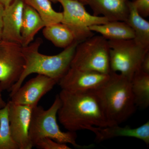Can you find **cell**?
Instances as JSON below:
<instances>
[{
  "mask_svg": "<svg viewBox=\"0 0 149 149\" xmlns=\"http://www.w3.org/2000/svg\"><path fill=\"white\" fill-rule=\"evenodd\" d=\"M58 95L61 101L57 113L59 121L68 131L76 132L88 130L92 126H110L94 91L72 92L61 89Z\"/></svg>",
  "mask_w": 149,
  "mask_h": 149,
  "instance_id": "obj_1",
  "label": "cell"
},
{
  "mask_svg": "<svg viewBox=\"0 0 149 149\" xmlns=\"http://www.w3.org/2000/svg\"><path fill=\"white\" fill-rule=\"evenodd\" d=\"M42 42V39L38 38L28 45L22 47L24 68L18 81L9 91L10 92V97L21 87L26 77L32 73L46 75L58 82L70 68L78 42L75 41L61 52L52 56L43 54L39 52Z\"/></svg>",
  "mask_w": 149,
  "mask_h": 149,
  "instance_id": "obj_2",
  "label": "cell"
},
{
  "mask_svg": "<svg viewBox=\"0 0 149 149\" xmlns=\"http://www.w3.org/2000/svg\"><path fill=\"white\" fill-rule=\"evenodd\" d=\"M102 107L110 126L119 125L136 111L131 80L116 72H111L109 80L94 91Z\"/></svg>",
  "mask_w": 149,
  "mask_h": 149,
  "instance_id": "obj_3",
  "label": "cell"
},
{
  "mask_svg": "<svg viewBox=\"0 0 149 149\" xmlns=\"http://www.w3.org/2000/svg\"><path fill=\"white\" fill-rule=\"evenodd\" d=\"M61 101L58 95L56 96L53 103L47 110L36 106L32 110L29 125V139L33 147L44 138H49L61 143L71 144L77 148H88V146H82L76 143V132L61 130L57 121V116Z\"/></svg>",
  "mask_w": 149,
  "mask_h": 149,
  "instance_id": "obj_4",
  "label": "cell"
},
{
  "mask_svg": "<svg viewBox=\"0 0 149 149\" xmlns=\"http://www.w3.org/2000/svg\"><path fill=\"white\" fill-rule=\"evenodd\" d=\"M70 67L109 74L110 66L108 40L101 35L93 36L77 45Z\"/></svg>",
  "mask_w": 149,
  "mask_h": 149,
  "instance_id": "obj_5",
  "label": "cell"
},
{
  "mask_svg": "<svg viewBox=\"0 0 149 149\" xmlns=\"http://www.w3.org/2000/svg\"><path fill=\"white\" fill-rule=\"evenodd\" d=\"M111 72L122 74L131 80L141 70V63L149 52L134 39L108 40Z\"/></svg>",
  "mask_w": 149,
  "mask_h": 149,
  "instance_id": "obj_6",
  "label": "cell"
},
{
  "mask_svg": "<svg viewBox=\"0 0 149 149\" xmlns=\"http://www.w3.org/2000/svg\"><path fill=\"white\" fill-rule=\"evenodd\" d=\"M63 8L62 23L72 31L75 41L79 43L94 35L90 26L104 24L108 22L103 16L91 15L85 6L77 0H57Z\"/></svg>",
  "mask_w": 149,
  "mask_h": 149,
  "instance_id": "obj_7",
  "label": "cell"
},
{
  "mask_svg": "<svg viewBox=\"0 0 149 149\" xmlns=\"http://www.w3.org/2000/svg\"><path fill=\"white\" fill-rule=\"evenodd\" d=\"M21 45L0 42V88L8 91L21 76L24 66Z\"/></svg>",
  "mask_w": 149,
  "mask_h": 149,
  "instance_id": "obj_8",
  "label": "cell"
},
{
  "mask_svg": "<svg viewBox=\"0 0 149 149\" xmlns=\"http://www.w3.org/2000/svg\"><path fill=\"white\" fill-rule=\"evenodd\" d=\"M8 117L12 137L19 149L33 148L29 135V125L33 107L14 103L10 101Z\"/></svg>",
  "mask_w": 149,
  "mask_h": 149,
  "instance_id": "obj_9",
  "label": "cell"
},
{
  "mask_svg": "<svg viewBox=\"0 0 149 149\" xmlns=\"http://www.w3.org/2000/svg\"><path fill=\"white\" fill-rule=\"evenodd\" d=\"M110 74L81 70L70 67L59 80L62 90L72 92L94 91L98 89L109 79Z\"/></svg>",
  "mask_w": 149,
  "mask_h": 149,
  "instance_id": "obj_10",
  "label": "cell"
},
{
  "mask_svg": "<svg viewBox=\"0 0 149 149\" xmlns=\"http://www.w3.org/2000/svg\"><path fill=\"white\" fill-rule=\"evenodd\" d=\"M58 83V81L56 79L38 74L19 88L10 97V101L14 103L34 107L38 105L40 99Z\"/></svg>",
  "mask_w": 149,
  "mask_h": 149,
  "instance_id": "obj_11",
  "label": "cell"
},
{
  "mask_svg": "<svg viewBox=\"0 0 149 149\" xmlns=\"http://www.w3.org/2000/svg\"><path fill=\"white\" fill-rule=\"evenodd\" d=\"M24 0H13L3 13V41L21 45V29Z\"/></svg>",
  "mask_w": 149,
  "mask_h": 149,
  "instance_id": "obj_12",
  "label": "cell"
},
{
  "mask_svg": "<svg viewBox=\"0 0 149 149\" xmlns=\"http://www.w3.org/2000/svg\"><path fill=\"white\" fill-rule=\"evenodd\" d=\"M88 130L95 135L97 142H101L118 137H130L143 141L147 146L149 144V121L136 128L129 126L120 127L119 125L105 127L92 126Z\"/></svg>",
  "mask_w": 149,
  "mask_h": 149,
  "instance_id": "obj_13",
  "label": "cell"
},
{
  "mask_svg": "<svg viewBox=\"0 0 149 149\" xmlns=\"http://www.w3.org/2000/svg\"><path fill=\"white\" fill-rule=\"evenodd\" d=\"M129 0H85L94 15H102L108 21L126 22L129 14Z\"/></svg>",
  "mask_w": 149,
  "mask_h": 149,
  "instance_id": "obj_14",
  "label": "cell"
},
{
  "mask_svg": "<svg viewBox=\"0 0 149 149\" xmlns=\"http://www.w3.org/2000/svg\"><path fill=\"white\" fill-rule=\"evenodd\" d=\"M45 27V23L37 12L25 3L21 29L22 46L25 47L32 42L36 34Z\"/></svg>",
  "mask_w": 149,
  "mask_h": 149,
  "instance_id": "obj_15",
  "label": "cell"
},
{
  "mask_svg": "<svg viewBox=\"0 0 149 149\" xmlns=\"http://www.w3.org/2000/svg\"><path fill=\"white\" fill-rule=\"evenodd\" d=\"M92 32L100 34L107 40L134 39L135 33L125 22L108 21L106 23L90 26Z\"/></svg>",
  "mask_w": 149,
  "mask_h": 149,
  "instance_id": "obj_16",
  "label": "cell"
},
{
  "mask_svg": "<svg viewBox=\"0 0 149 149\" xmlns=\"http://www.w3.org/2000/svg\"><path fill=\"white\" fill-rule=\"evenodd\" d=\"M42 33L47 40L58 48L65 49L75 41L71 30L61 22L45 26Z\"/></svg>",
  "mask_w": 149,
  "mask_h": 149,
  "instance_id": "obj_17",
  "label": "cell"
},
{
  "mask_svg": "<svg viewBox=\"0 0 149 149\" xmlns=\"http://www.w3.org/2000/svg\"><path fill=\"white\" fill-rule=\"evenodd\" d=\"M129 14L125 22L135 33L134 40L145 47H149V22L136 10L132 1L128 2Z\"/></svg>",
  "mask_w": 149,
  "mask_h": 149,
  "instance_id": "obj_18",
  "label": "cell"
},
{
  "mask_svg": "<svg viewBox=\"0 0 149 149\" xmlns=\"http://www.w3.org/2000/svg\"><path fill=\"white\" fill-rule=\"evenodd\" d=\"M131 90L136 107L146 109L149 105V74L137 71L131 80Z\"/></svg>",
  "mask_w": 149,
  "mask_h": 149,
  "instance_id": "obj_19",
  "label": "cell"
},
{
  "mask_svg": "<svg viewBox=\"0 0 149 149\" xmlns=\"http://www.w3.org/2000/svg\"><path fill=\"white\" fill-rule=\"evenodd\" d=\"M24 1L37 12L45 26L61 22L62 12L55 10L50 0H24Z\"/></svg>",
  "mask_w": 149,
  "mask_h": 149,
  "instance_id": "obj_20",
  "label": "cell"
},
{
  "mask_svg": "<svg viewBox=\"0 0 149 149\" xmlns=\"http://www.w3.org/2000/svg\"><path fill=\"white\" fill-rule=\"evenodd\" d=\"M0 149H19L11 134L8 103L0 109Z\"/></svg>",
  "mask_w": 149,
  "mask_h": 149,
  "instance_id": "obj_21",
  "label": "cell"
},
{
  "mask_svg": "<svg viewBox=\"0 0 149 149\" xmlns=\"http://www.w3.org/2000/svg\"><path fill=\"white\" fill-rule=\"evenodd\" d=\"M37 148L41 149H70L66 144L61 143L49 138L41 139L35 145Z\"/></svg>",
  "mask_w": 149,
  "mask_h": 149,
  "instance_id": "obj_22",
  "label": "cell"
},
{
  "mask_svg": "<svg viewBox=\"0 0 149 149\" xmlns=\"http://www.w3.org/2000/svg\"><path fill=\"white\" fill-rule=\"evenodd\" d=\"M136 10L143 17L149 15V0H133L132 1Z\"/></svg>",
  "mask_w": 149,
  "mask_h": 149,
  "instance_id": "obj_23",
  "label": "cell"
},
{
  "mask_svg": "<svg viewBox=\"0 0 149 149\" xmlns=\"http://www.w3.org/2000/svg\"><path fill=\"white\" fill-rule=\"evenodd\" d=\"M140 70L149 74V52L146 55L142 61Z\"/></svg>",
  "mask_w": 149,
  "mask_h": 149,
  "instance_id": "obj_24",
  "label": "cell"
},
{
  "mask_svg": "<svg viewBox=\"0 0 149 149\" xmlns=\"http://www.w3.org/2000/svg\"><path fill=\"white\" fill-rule=\"evenodd\" d=\"M4 7L0 2V42L2 40L3 31V13Z\"/></svg>",
  "mask_w": 149,
  "mask_h": 149,
  "instance_id": "obj_25",
  "label": "cell"
},
{
  "mask_svg": "<svg viewBox=\"0 0 149 149\" xmlns=\"http://www.w3.org/2000/svg\"><path fill=\"white\" fill-rule=\"evenodd\" d=\"M2 90L0 88V109L4 107L7 104L3 98L2 95Z\"/></svg>",
  "mask_w": 149,
  "mask_h": 149,
  "instance_id": "obj_26",
  "label": "cell"
},
{
  "mask_svg": "<svg viewBox=\"0 0 149 149\" xmlns=\"http://www.w3.org/2000/svg\"><path fill=\"white\" fill-rule=\"evenodd\" d=\"M13 1V0H0V2L5 8L9 5Z\"/></svg>",
  "mask_w": 149,
  "mask_h": 149,
  "instance_id": "obj_27",
  "label": "cell"
},
{
  "mask_svg": "<svg viewBox=\"0 0 149 149\" xmlns=\"http://www.w3.org/2000/svg\"><path fill=\"white\" fill-rule=\"evenodd\" d=\"M77 1H79L80 2L83 3L84 5H85V0H77Z\"/></svg>",
  "mask_w": 149,
  "mask_h": 149,
  "instance_id": "obj_28",
  "label": "cell"
},
{
  "mask_svg": "<svg viewBox=\"0 0 149 149\" xmlns=\"http://www.w3.org/2000/svg\"><path fill=\"white\" fill-rule=\"evenodd\" d=\"M51 2H53L54 3H56L58 2L57 0H50Z\"/></svg>",
  "mask_w": 149,
  "mask_h": 149,
  "instance_id": "obj_29",
  "label": "cell"
}]
</instances>
